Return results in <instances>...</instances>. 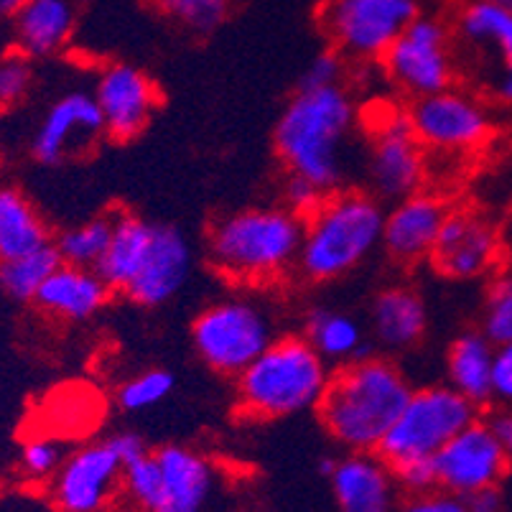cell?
Returning <instances> with one entry per match:
<instances>
[{
    "label": "cell",
    "mask_w": 512,
    "mask_h": 512,
    "mask_svg": "<svg viewBox=\"0 0 512 512\" xmlns=\"http://www.w3.org/2000/svg\"><path fill=\"white\" fill-rule=\"evenodd\" d=\"M474 3H487V6H500V8H510L512 11V0H474Z\"/></svg>",
    "instance_id": "cell-46"
},
{
    "label": "cell",
    "mask_w": 512,
    "mask_h": 512,
    "mask_svg": "<svg viewBox=\"0 0 512 512\" xmlns=\"http://www.w3.org/2000/svg\"><path fill=\"white\" fill-rule=\"evenodd\" d=\"M62 265L54 242L44 245V248L34 250V253L18 255L11 260H0V288L16 301H34L36 293L46 283V278L57 271Z\"/></svg>",
    "instance_id": "cell-29"
},
{
    "label": "cell",
    "mask_w": 512,
    "mask_h": 512,
    "mask_svg": "<svg viewBox=\"0 0 512 512\" xmlns=\"http://www.w3.org/2000/svg\"><path fill=\"white\" fill-rule=\"evenodd\" d=\"M428 327V309L411 286H388L370 304L372 344L383 352H408L421 344Z\"/></svg>",
    "instance_id": "cell-22"
},
{
    "label": "cell",
    "mask_w": 512,
    "mask_h": 512,
    "mask_svg": "<svg viewBox=\"0 0 512 512\" xmlns=\"http://www.w3.org/2000/svg\"><path fill=\"white\" fill-rule=\"evenodd\" d=\"M413 385L388 355H367L337 367L321 398L319 421L347 451H377L406 408Z\"/></svg>",
    "instance_id": "cell-2"
},
{
    "label": "cell",
    "mask_w": 512,
    "mask_h": 512,
    "mask_svg": "<svg viewBox=\"0 0 512 512\" xmlns=\"http://www.w3.org/2000/svg\"><path fill=\"white\" fill-rule=\"evenodd\" d=\"M304 220L286 207H250L230 212L209 227L207 258L237 286L278 283L296 271Z\"/></svg>",
    "instance_id": "cell-3"
},
{
    "label": "cell",
    "mask_w": 512,
    "mask_h": 512,
    "mask_svg": "<svg viewBox=\"0 0 512 512\" xmlns=\"http://www.w3.org/2000/svg\"><path fill=\"white\" fill-rule=\"evenodd\" d=\"M107 444L113 446V451L118 454V459L123 462V467L138 462L146 454H151L146 446V441L136 434V431H118V434L107 436Z\"/></svg>",
    "instance_id": "cell-42"
},
{
    "label": "cell",
    "mask_w": 512,
    "mask_h": 512,
    "mask_svg": "<svg viewBox=\"0 0 512 512\" xmlns=\"http://www.w3.org/2000/svg\"><path fill=\"white\" fill-rule=\"evenodd\" d=\"M237 380V411L255 421H278L316 411L332 380V367L304 334L276 337Z\"/></svg>",
    "instance_id": "cell-5"
},
{
    "label": "cell",
    "mask_w": 512,
    "mask_h": 512,
    "mask_svg": "<svg viewBox=\"0 0 512 512\" xmlns=\"http://www.w3.org/2000/svg\"><path fill=\"white\" fill-rule=\"evenodd\" d=\"M276 339L271 314L250 299H222L197 314L192 342L209 370L237 377Z\"/></svg>",
    "instance_id": "cell-10"
},
{
    "label": "cell",
    "mask_w": 512,
    "mask_h": 512,
    "mask_svg": "<svg viewBox=\"0 0 512 512\" xmlns=\"http://www.w3.org/2000/svg\"><path fill=\"white\" fill-rule=\"evenodd\" d=\"M487 421H490V426L495 428L497 439H500L502 449H505L507 459H510V464H512V408L510 411L495 413V416L487 418Z\"/></svg>",
    "instance_id": "cell-44"
},
{
    "label": "cell",
    "mask_w": 512,
    "mask_h": 512,
    "mask_svg": "<svg viewBox=\"0 0 512 512\" xmlns=\"http://www.w3.org/2000/svg\"><path fill=\"white\" fill-rule=\"evenodd\" d=\"M492 365L495 344L479 329L462 332L446 352V380L456 393L482 408L492 398Z\"/></svg>",
    "instance_id": "cell-27"
},
{
    "label": "cell",
    "mask_w": 512,
    "mask_h": 512,
    "mask_svg": "<svg viewBox=\"0 0 512 512\" xmlns=\"http://www.w3.org/2000/svg\"><path fill=\"white\" fill-rule=\"evenodd\" d=\"M67 459L62 441L54 436H31L23 441L18 454V467L29 482H51Z\"/></svg>",
    "instance_id": "cell-34"
},
{
    "label": "cell",
    "mask_w": 512,
    "mask_h": 512,
    "mask_svg": "<svg viewBox=\"0 0 512 512\" xmlns=\"http://www.w3.org/2000/svg\"><path fill=\"white\" fill-rule=\"evenodd\" d=\"M408 118L421 146L439 153L477 151L490 141L495 128L487 100L459 85L413 100Z\"/></svg>",
    "instance_id": "cell-11"
},
{
    "label": "cell",
    "mask_w": 512,
    "mask_h": 512,
    "mask_svg": "<svg viewBox=\"0 0 512 512\" xmlns=\"http://www.w3.org/2000/svg\"><path fill=\"white\" fill-rule=\"evenodd\" d=\"M464 502H467V512H505V495L500 492V487L477 492Z\"/></svg>",
    "instance_id": "cell-43"
},
{
    "label": "cell",
    "mask_w": 512,
    "mask_h": 512,
    "mask_svg": "<svg viewBox=\"0 0 512 512\" xmlns=\"http://www.w3.org/2000/svg\"><path fill=\"white\" fill-rule=\"evenodd\" d=\"M434 467L439 490L467 500L482 490L500 487L510 472V459L490 421L477 418L449 444L441 446L439 454L434 456Z\"/></svg>",
    "instance_id": "cell-13"
},
{
    "label": "cell",
    "mask_w": 512,
    "mask_h": 512,
    "mask_svg": "<svg viewBox=\"0 0 512 512\" xmlns=\"http://www.w3.org/2000/svg\"><path fill=\"white\" fill-rule=\"evenodd\" d=\"M192 263V245L184 232L171 225H156L146 260L125 296L146 309L169 304L189 281Z\"/></svg>",
    "instance_id": "cell-20"
},
{
    "label": "cell",
    "mask_w": 512,
    "mask_h": 512,
    "mask_svg": "<svg viewBox=\"0 0 512 512\" xmlns=\"http://www.w3.org/2000/svg\"><path fill=\"white\" fill-rule=\"evenodd\" d=\"M449 212V204L439 194L426 192V189L393 202V207L385 212V253L400 265H416L428 260Z\"/></svg>",
    "instance_id": "cell-19"
},
{
    "label": "cell",
    "mask_w": 512,
    "mask_h": 512,
    "mask_svg": "<svg viewBox=\"0 0 512 512\" xmlns=\"http://www.w3.org/2000/svg\"><path fill=\"white\" fill-rule=\"evenodd\" d=\"M367 179L380 202H400L426 184V148L413 133L408 110H385L377 118L367 153Z\"/></svg>",
    "instance_id": "cell-12"
},
{
    "label": "cell",
    "mask_w": 512,
    "mask_h": 512,
    "mask_svg": "<svg viewBox=\"0 0 512 512\" xmlns=\"http://www.w3.org/2000/svg\"><path fill=\"white\" fill-rule=\"evenodd\" d=\"M153 454L164 482L153 512H202L214 487V467L207 456L181 444H166Z\"/></svg>",
    "instance_id": "cell-21"
},
{
    "label": "cell",
    "mask_w": 512,
    "mask_h": 512,
    "mask_svg": "<svg viewBox=\"0 0 512 512\" xmlns=\"http://www.w3.org/2000/svg\"><path fill=\"white\" fill-rule=\"evenodd\" d=\"M500 253L502 242L492 222L467 209H451L428 260L451 281H474L500 263Z\"/></svg>",
    "instance_id": "cell-17"
},
{
    "label": "cell",
    "mask_w": 512,
    "mask_h": 512,
    "mask_svg": "<svg viewBox=\"0 0 512 512\" xmlns=\"http://www.w3.org/2000/svg\"><path fill=\"white\" fill-rule=\"evenodd\" d=\"M390 85L411 100L436 95L456 85L454 34L449 16L421 11L380 59Z\"/></svg>",
    "instance_id": "cell-9"
},
{
    "label": "cell",
    "mask_w": 512,
    "mask_h": 512,
    "mask_svg": "<svg viewBox=\"0 0 512 512\" xmlns=\"http://www.w3.org/2000/svg\"><path fill=\"white\" fill-rule=\"evenodd\" d=\"M492 398L502 406L512 408V342L495 347V365H492Z\"/></svg>",
    "instance_id": "cell-40"
},
{
    "label": "cell",
    "mask_w": 512,
    "mask_h": 512,
    "mask_svg": "<svg viewBox=\"0 0 512 512\" xmlns=\"http://www.w3.org/2000/svg\"><path fill=\"white\" fill-rule=\"evenodd\" d=\"M421 11V0H324L316 21L344 62L380 64Z\"/></svg>",
    "instance_id": "cell-8"
},
{
    "label": "cell",
    "mask_w": 512,
    "mask_h": 512,
    "mask_svg": "<svg viewBox=\"0 0 512 512\" xmlns=\"http://www.w3.org/2000/svg\"><path fill=\"white\" fill-rule=\"evenodd\" d=\"M153 230H156V222H148L130 212H115L113 235L95 268L110 291L125 293L130 283L136 281L151 248Z\"/></svg>",
    "instance_id": "cell-25"
},
{
    "label": "cell",
    "mask_w": 512,
    "mask_h": 512,
    "mask_svg": "<svg viewBox=\"0 0 512 512\" xmlns=\"http://www.w3.org/2000/svg\"><path fill=\"white\" fill-rule=\"evenodd\" d=\"M304 337L329 365H347L375 352L360 321L342 309L311 306L304 316Z\"/></svg>",
    "instance_id": "cell-26"
},
{
    "label": "cell",
    "mask_w": 512,
    "mask_h": 512,
    "mask_svg": "<svg viewBox=\"0 0 512 512\" xmlns=\"http://www.w3.org/2000/svg\"><path fill=\"white\" fill-rule=\"evenodd\" d=\"M110 288L102 281L95 268L62 263L46 278L34 304L46 316L62 321H87L100 314L102 306L110 301Z\"/></svg>",
    "instance_id": "cell-24"
},
{
    "label": "cell",
    "mask_w": 512,
    "mask_h": 512,
    "mask_svg": "<svg viewBox=\"0 0 512 512\" xmlns=\"http://www.w3.org/2000/svg\"><path fill=\"white\" fill-rule=\"evenodd\" d=\"M176 377L171 375L164 367H151V370H143L138 375L128 377L123 385L118 388V406L125 413H143L151 411V408L161 406L171 393H174Z\"/></svg>",
    "instance_id": "cell-32"
},
{
    "label": "cell",
    "mask_w": 512,
    "mask_h": 512,
    "mask_svg": "<svg viewBox=\"0 0 512 512\" xmlns=\"http://www.w3.org/2000/svg\"><path fill=\"white\" fill-rule=\"evenodd\" d=\"M344 79V59L337 51H321L304 69L299 87H334L342 85Z\"/></svg>",
    "instance_id": "cell-38"
},
{
    "label": "cell",
    "mask_w": 512,
    "mask_h": 512,
    "mask_svg": "<svg viewBox=\"0 0 512 512\" xmlns=\"http://www.w3.org/2000/svg\"><path fill=\"white\" fill-rule=\"evenodd\" d=\"M102 138L105 123L95 95L87 90H72L49 105L31 143V153L39 164L59 166L90 153Z\"/></svg>",
    "instance_id": "cell-16"
},
{
    "label": "cell",
    "mask_w": 512,
    "mask_h": 512,
    "mask_svg": "<svg viewBox=\"0 0 512 512\" xmlns=\"http://www.w3.org/2000/svg\"><path fill=\"white\" fill-rule=\"evenodd\" d=\"M34 87V59L18 49L0 54V113H8L29 97Z\"/></svg>",
    "instance_id": "cell-35"
},
{
    "label": "cell",
    "mask_w": 512,
    "mask_h": 512,
    "mask_svg": "<svg viewBox=\"0 0 512 512\" xmlns=\"http://www.w3.org/2000/svg\"><path fill=\"white\" fill-rule=\"evenodd\" d=\"M13 49L46 59L67 49L79 23L77 0H29L13 18Z\"/></svg>",
    "instance_id": "cell-23"
},
{
    "label": "cell",
    "mask_w": 512,
    "mask_h": 512,
    "mask_svg": "<svg viewBox=\"0 0 512 512\" xmlns=\"http://www.w3.org/2000/svg\"><path fill=\"white\" fill-rule=\"evenodd\" d=\"M324 197H327V194L321 192L319 186L301 179V176L288 174L286 184H283V207L291 209L293 214H299L301 220H306V217L319 207Z\"/></svg>",
    "instance_id": "cell-39"
},
{
    "label": "cell",
    "mask_w": 512,
    "mask_h": 512,
    "mask_svg": "<svg viewBox=\"0 0 512 512\" xmlns=\"http://www.w3.org/2000/svg\"><path fill=\"white\" fill-rule=\"evenodd\" d=\"M113 222L115 214H97L82 225L59 232L51 242H54L62 263L79 265V268H97L107 250L110 235H113Z\"/></svg>",
    "instance_id": "cell-30"
},
{
    "label": "cell",
    "mask_w": 512,
    "mask_h": 512,
    "mask_svg": "<svg viewBox=\"0 0 512 512\" xmlns=\"http://www.w3.org/2000/svg\"><path fill=\"white\" fill-rule=\"evenodd\" d=\"M92 95L102 113L105 136L118 143L141 136L161 102L156 82L141 67L128 62H110L102 67Z\"/></svg>",
    "instance_id": "cell-15"
},
{
    "label": "cell",
    "mask_w": 512,
    "mask_h": 512,
    "mask_svg": "<svg viewBox=\"0 0 512 512\" xmlns=\"http://www.w3.org/2000/svg\"><path fill=\"white\" fill-rule=\"evenodd\" d=\"M49 242V225L29 194L13 184H0V260L34 253Z\"/></svg>",
    "instance_id": "cell-28"
},
{
    "label": "cell",
    "mask_w": 512,
    "mask_h": 512,
    "mask_svg": "<svg viewBox=\"0 0 512 512\" xmlns=\"http://www.w3.org/2000/svg\"><path fill=\"white\" fill-rule=\"evenodd\" d=\"M357 120V105L344 85L299 87L273 133L281 164L288 174L311 181L324 194L337 192Z\"/></svg>",
    "instance_id": "cell-1"
},
{
    "label": "cell",
    "mask_w": 512,
    "mask_h": 512,
    "mask_svg": "<svg viewBox=\"0 0 512 512\" xmlns=\"http://www.w3.org/2000/svg\"><path fill=\"white\" fill-rule=\"evenodd\" d=\"M479 332L495 347L512 342V273H500L487 288Z\"/></svg>",
    "instance_id": "cell-33"
},
{
    "label": "cell",
    "mask_w": 512,
    "mask_h": 512,
    "mask_svg": "<svg viewBox=\"0 0 512 512\" xmlns=\"http://www.w3.org/2000/svg\"><path fill=\"white\" fill-rule=\"evenodd\" d=\"M393 474L400 490H406L411 497L439 490L434 459H411V462H400L393 467Z\"/></svg>",
    "instance_id": "cell-37"
},
{
    "label": "cell",
    "mask_w": 512,
    "mask_h": 512,
    "mask_svg": "<svg viewBox=\"0 0 512 512\" xmlns=\"http://www.w3.org/2000/svg\"><path fill=\"white\" fill-rule=\"evenodd\" d=\"M385 204L372 192L337 189L304 220L296 271L311 283H332L357 271L383 245Z\"/></svg>",
    "instance_id": "cell-4"
},
{
    "label": "cell",
    "mask_w": 512,
    "mask_h": 512,
    "mask_svg": "<svg viewBox=\"0 0 512 512\" xmlns=\"http://www.w3.org/2000/svg\"><path fill=\"white\" fill-rule=\"evenodd\" d=\"M459 77L482 100L512 107V11L462 0L449 16Z\"/></svg>",
    "instance_id": "cell-6"
},
{
    "label": "cell",
    "mask_w": 512,
    "mask_h": 512,
    "mask_svg": "<svg viewBox=\"0 0 512 512\" xmlns=\"http://www.w3.org/2000/svg\"><path fill=\"white\" fill-rule=\"evenodd\" d=\"M477 418L479 408L462 393H456L449 383L423 385L413 390L377 454L390 467L411 459H434L441 446L449 444Z\"/></svg>",
    "instance_id": "cell-7"
},
{
    "label": "cell",
    "mask_w": 512,
    "mask_h": 512,
    "mask_svg": "<svg viewBox=\"0 0 512 512\" xmlns=\"http://www.w3.org/2000/svg\"><path fill=\"white\" fill-rule=\"evenodd\" d=\"M400 512H467V502L444 490H434L426 495H413L400 507Z\"/></svg>",
    "instance_id": "cell-41"
},
{
    "label": "cell",
    "mask_w": 512,
    "mask_h": 512,
    "mask_svg": "<svg viewBox=\"0 0 512 512\" xmlns=\"http://www.w3.org/2000/svg\"><path fill=\"white\" fill-rule=\"evenodd\" d=\"M29 0H0V21H13Z\"/></svg>",
    "instance_id": "cell-45"
},
{
    "label": "cell",
    "mask_w": 512,
    "mask_h": 512,
    "mask_svg": "<svg viewBox=\"0 0 512 512\" xmlns=\"http://www.w3.org/2000/svg\"><path fill=\"white\" fill-rule=\"evenodd\" d=\"M118 490H123V462L107 439L67 454L49 482L51 505L57 512H105Z\"/></svg>",
    "instance_id": "cell-14"
},
{
    "label": "cell",
    "mask_w": 512,
    "mask_h": 512,
    "mask_svg": "<svg viewBox=\"0 0 512 512\" xmlns=\"http://www.w3.org/2000/svg\"><path fill=\"white\" fill-rule=\"evenodd\" d=\"M321 472L332 484L339 512H395L398 482L377 451H347L339 459H324Z\"/></svg>",
    "instance_id": "cell-18"
},
{
    "label": "cell",
    "mask_w": 512,
    "mask_h": 512,
    "mask_svg": "<svg viewBox=\"0 0 512 512\" xmlns=\"http://www.w3.org/2000/svg\"><path fill=\"white\" fill-rule=\"evenodd\" d=\"M161 467H158L156 454H146L138 462L123 467V490L130 502L143 512L156 510L161 500Z\"/></svg>",
    "instance_id": "cell-36"
},
{
    "label": "cell",
    "mask_w": 512,
    "mask_h": 512,
    "mask_svg": "<svg viewBox=\"0 0 512 512\" xmlns=\"http://www.w3.org/2000/svg\"><path fill=\"white\" fill-rule=\"evenodd\" d=\"M153 11L194 36H207L227 21L232 0H148Z\"/></svg>",
    "instance_id": "cell-31"
}]
</instances>
